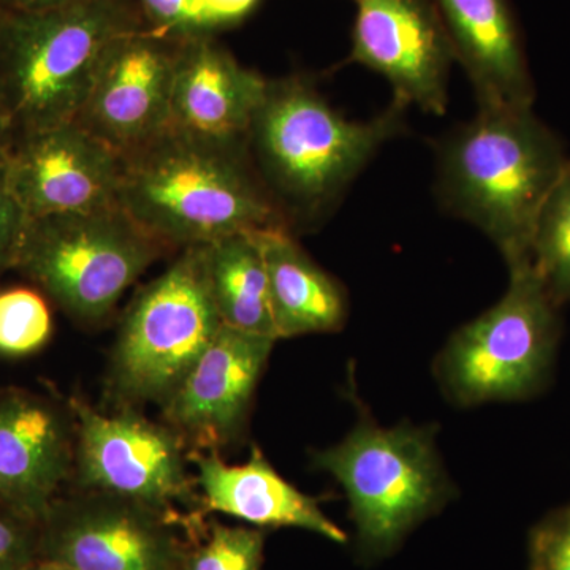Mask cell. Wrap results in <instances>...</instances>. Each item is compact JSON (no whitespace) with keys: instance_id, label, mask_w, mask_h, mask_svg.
Listing matches in <instances>:
<instances>
[{"instance_id":"cell-2","label":"cell","mask_w":570,"mask_h":570,"mask_svg":"<svg viewBox=\"0 0 570 570\" xmlns=\"http://www.w3.org/2000/svg\"><path fill=\"white\" fill-rule=\"evenodd\" d=\"M406 111L392 100L370 121H348L305 75L268 78L246 146L292 232L328 217L379 149L404 132Z\"/></svg>"},{"instance_id":"cell-22","label":"cell","mask_w":570,"mask_h":570,"mask_svg":"<svg viewBox=\"0 0 570 570\" xmlns=\"http://www.w3.org/2000/svg\"><path fill=\"white\" fill-rule=\"evenodd\" d=\"M51 333V309L40 291L24 285L0 291V355L36 354Z\"/></svg>"},{"instance_id":"cell-11","label":"cell","mask_w":570,"mask_h":570,"mask_svg":"<svg viewBox=\"0 0 570 570\" xmlns=\"http://www.w3.org/2000/svg\"><path fill=\"white\" fill-rule=\"evenodd\" d=\"M181 45L151 28L112 41L75 121L121 157L170 130Z\"/></svg>"},{"instance_id":"cell-7","label":"cell","mask_w":570,"mask_h":570,"mask_svg":"<svg viewBox=\"0 0 570 570\" xmlns=\"http://www.w3.org/2000/svg\"><path fill=\"white\" fill-rule=\"evenodd\" d=\"M223 326L206 277L202 246L187 247L127 309L108 389L122 404H163Z\"/></svg>"},{"instance_id":"cell-4","label":"cell","mask_w":570,"mask_h":570,"mask_svg":"<svg viewBox=\"0 0 570 570\" xmlns=\"http://www.w3.org/2000/svg\"><path fill=\"white\" fill-rule=\"evenodd\" d=\"M148 28L137 0L0 11V108L9 138L75 121L112 41Z\"/></svg>"},{"instance_id":"cell-17","label":"cell","mask_w":570,"mask_h":570,"mask_svg":"<svg viewBox=\"0 0 570 570\" xmlns=\"http://www.w3.org/2000/svg\"><path fill=\"white\" fill-rule=\"evenodd\" d=\"M433 2L479 107H534V81L509 0Z\"/></svg>"},{"instance_id":"cell-23","label":"cell","mask_w":570,"mask_h":570,"mask_svg":"<svg viewBox=\"0 0 570 570\" xmlns=\"http://www.w3.org/2000/svg\"><path fill=\"white\" fill-rule=\"evenodd\" d=\"M264 534L243 527L213 524L189 547L181 570H262Z\"/></svg>"},{"instance_id":"cell-18","label":"cell","mask_w":570,"mask_h":570,"mask_svg":"<svg viewBox=\"0 0 570 570\" xmlns=\"http://www.w3.org/2000/svg\"><path fill=\"white\" fill-rule=\"evenodd\" d=\"M195 482L202 490V512H217L258 528H299L333 542H346L322 512L318 499L296 490L281 478L261 449L254 448L245 464H227L219 450H189Z\"/></svg>"},{"instance_id":"cell-13","label":"cell","mask_w":570,"mask_h":570,"mask_svg":"<svg viewBox=\"0 0 570 570\" xmlns=\"http://www.w3.org/2000/svg\"><path fill=\"white\" fill-rule=\"evenodd\" d=\"M355 20L346 62L376 71L393 100L445 115L455 62L433 0H354Z\"/></svg>"},{"instance_id":"cell-21","label":"cell","mask_w":570,"mask_h":570,"mask_svg":"<svg viewBox=\"0 0 570 570\" xmlns=\"http://www.w3.org/2000/svg\"><path fill=\"white\" fill-rule=\"evenodd\" d=\"M531 265L554 305L570 302V164L540 213Z\"/></svg>"},{"instance_id":"cell-1","label":"cell","mask_w":570,"mask_h":570,"mask_svg":"<svg viewBox=\"0 0 570 570\" xmlns=\"http://www.w3.org/2000/svg\"><path fill=\"white\" fill-rule=\"evenodd\" d=\"M570 160L532 107H479L436 145V194L483 232L510 268L531 264L540 213Z\"/></svg>"},{"instance_id":"cell-27","label":"cell","mask_w":570,"mask_h":570,"mask_svg":"<svg viewBox=\"0 0 570 570\" xmlns=\"http://www.w3.org/2000/svg\"><path fill=\"white\" fill-rule=\"evenodd\" d=\"M28 220V214L11 193L0 157V277L17 266Z\"/></svg>"},{"instance_id":"cell-8","label":"cell","mask_w":570,"mask_h":570,"mask_svg":"<svg viewBox=\"0 0 570 570\" xmlns=\"http://www.w3.org/2000/svg\"><path fill=\"white\" fill-rule=\"evenodd\" d=\"M558 311L531 264L510 268L504 296L461 326L442 352L438 373L445 392L466 406L538 393L557 354Z\"/></svg>"},{"instance_id":"cell-10","label":"cell","mask_w":570,"mask_h":570,"mask_svg":"<svg viewBox=\"0 0 570 570\" xmlns=\"http://www.w3.org/2000/svg\"><path fill=\"white\" fill-rule=\"evenodd\" d=\"M75 417L73 478L85 491L140 502L163 512L194 498L189 452L170 426L142 417L134 407L102 414L80 397L69 401Z\"/></svg>"},{"instance_id":"cell-31","label":"cell","mask_w":570,"mask_h":570,"mask_svg":"<svg viewBox=\"0 0 570 570\" xmlns=\"http://www.w3.org/2000/svg\"><path fill=\"white\" fill-rule=\"evenodd\" d=\"M7 138H9V132H7L6 119H3L2 108H0V153L6 146Z\"/></svg>"},{"instance_id":"cell-29","label":"cell","mask_w":570,"mask_h":570,"mask_svg":"<svg viewBox=\"0 0 570 570\" xmlns=\"http://www.w3.org/2000/svg\"><path fill=\"white\" fill-rule=\"evenodd\" d=\"M70 0H0L2 13H39L66 6Z\"/></svg>"},{"instance_id":"cell-19","label":"cell","mask_w":570,"mask_h":570,"mask_svg":"<svg viewBox=\"0 0 570 570\" xmlns=\"http://www.w3.org/2000/svg\"><path fill=\"white\" fill-rule=\"evenodd\" d=\"M268 272L277 340L336 332L347 316L346 292L296 243L292 232L258 234Z\"/></svg>"},{"instance_id":"cell-3","label":"cell","mask_w":570,"mask_h":570,"mask_svg":"<svg viewBox=\"0 0 570 570\" xmlns=\"http://www.w3.org/2000/svg\"><path fill=\"white\" fill-rule=\"evenodd\" d=\"M122 159L119 206L170 250L292 232L246 142L216 145L170 129Z\"/></svg>"},{"instance_id":"cell-26","label":"cell","mask_w":570,"mask_h":570,"mask_svg":"<svg viewBox=\"0 0 570 570\" xmlns=\"http://www.w3.org/2000/svg\"><path fill=\"white\" fill-rule=\"evenodd\" d=\"M530 570H570V504L551 512L532 530Z\"/></svg>"},{"instance_id":"cell-24","label":"cell","mask_w":570,"mask_h":570,"mask_svg":"<svg viewBox=\"0 0 570 570\" xmlns=\"http://www.w3.org/2000/svg\"><path fill=\"white\" fill-rule=\"evenodd\" d=\"M146 24L170 39L187 41L216 36L205 0H137Z\"/></svg>"},{"instance_id":"cell-25","label":"cell","mask_w":570,"mask_h":570,"mask_svg":"<svg viewBox=\"0 0 570 570\" xmlns=\"http://www.w3.org/2000/svg\"><path fill=\"white\" fill-rule=\"evenodd\" d=\"M39 560V521L0 504V570H29Z\"/></svg>"},{"instance_id":"cell-12","label":"cell","mask_w":570,"mask_h":570,"mask_svg":"<svg viewBox=\"0 0 570 570\" xmlns=\"http://www.w3.org/2000/svg\"><path fill=\"white\" fill-rule=\"evenodd\" d=\"M0 157L28 217L119 206L124 159L77 121L10 138Z\"/></svg>"},{"instance_id":"cell-9","label":"cell","mask_w":570,"mask_h":570,"mask_svg":"<svg viewBox=\"0 0 570 570\" xmlns=\"http://www.w3.org/2000/svg\"><path fill=\"white\" fill-rule=\"evenodd\" d=\"M184 519L111 494L85 491L59 497L40 521V560L71 570H181L189 546Z\"/></svg>"},{"instance_id":"cell-6","label":"cell","mask_w":570,"mask_h":570,"mask_svg":"<svg viewBox=\"0 0 570 570\" xmlns=\"http://www.w3.org/2000/svg\"><path fill=\"white\" fill-rule=\"evenodd\" d=\"M314 466L346 490L360 550L367 558L392 553L449 497L433 433L423 428L387 430L362 420L341 444L317 452Z\"/></svg>"},{"instance_id":"cell-28","label":"cell","mask_w":570,"mask_h":570,"mask_svg":"<svg viewBox=\"0 0 570 570\" xmlns=\"http://www.w3.org/2000/svg\"><path fill=\"white\" fill-rule=\"evenodd\" d=\"M261 0H205L209 17L217 31L234 28L254 13Z\"/></svg>"},{"instance_id":"cell-30","label":"cell","mask_w":570,"mask_h":570,"mask_svg":"<svg viewBox=\"0 0 570 570\" xmlns=\"http://www.w3.org/2000/svg\"><path fill=\"white\" fill-rule=\"evenodd\" d=\"M29 570H71V569L66 568V566L58 564V562L39 560Z\"/></svg>"},{"instance_id":"cell-16","label":"cell","mask_w":570,"mask_h":570,"mask_svg":"<svg viewBox=\"0 0 570 570\" xmlns=\"http://www.w3.org/2000/svg\"><path fill=\"white\" fill-rule=\"evenodd\" d=\"M268 78L242 66L214 37L183 41L170 129L216 145H243Z\"/></svg>"},{"instance_id":"cell-5","label":"cell","mask_w":570,"mask_h":570,"mask_svg":"<svg viewBox=\"0 0 570 570\" xmlns=\"http://www.w3.org/2000/svg\"><path fill=\"white\" fill-rule=\"evenodd\" d=\"M167 250L121 206H111L29 217L14 269L67 316L99 324Z\"/></svg>"},{"instance_id":"cell-14","label":"cell","mask_w":570,"mask_h":570,"mask_svg":"<svg viewBox=\"0 0 570 570\" xmlns=\"http://www.w3.org/2000/svg\"><path fill=\"white\" fill-rule=\"evenodd\" d=\"M275 343V337L223 324L160 404L165 425L193 450L230 444L245 428L255 387Z\"/></svg>"},{"instance_id":"cell-20","label":"cell","mask_w":570,"mask_h":570,"mask_svg":"<svg viewBox=\"0 0 570 570\" xmlns=\"http://www.w3.org/2000/svg\"><path fill=\"white\" fill-rule=\"evenodd\" d=\"M202 250L209 292L223 324L277 341L258 234L225 236Z\"/></svg>"},{"instance_id":"cell-15","label":"cell","mask_w":570,"mask_h":570,"mask_svg":"<svg viewBox=\"0 0 570 570\" xmlns=\"http://www.w3.org/2000/svg\"><path fill=\"white\" fill-rule=\"evenodd\" d=\"M69 403L29 390H0V504L40 521L73 475Z\"/></svg>"}]
</instances>
